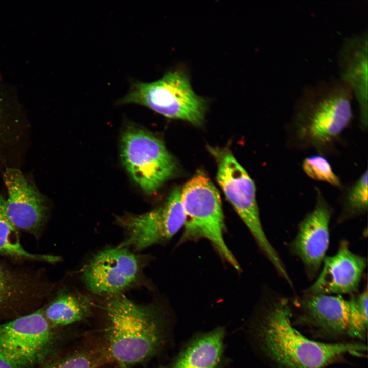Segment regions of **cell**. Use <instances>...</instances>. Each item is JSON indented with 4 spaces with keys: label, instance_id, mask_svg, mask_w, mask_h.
I'll use <instances>...</instances> for the list:
<instances>
[{
    "label": "cell",
    "instance_id": "cell-6",
    "mask_svg": "<svg viewBox=\"0 0 368 368\" xmlns=\"http://www.w3.org/2000/svg\"><path fill=\"white\" fill-rule=\"evenodd\" d=\"M208 149L217 164V181L229 203L278 272L283 273L285 267L262 227L252 179L228 149Z\"/></svg>",
    "mask_w": 368,
    "mask_h": 368
},
{
    "label": "cell",
    "instance_id": "cell-1",
    "mask_svg": "<svg viewBox=\"0 0 368 368\" xmlns=\"http://www.w3.org/2000/svg\"><path fill=\"white\" fill-rule=\"evenodd\" d=\"M352 95L340 79L308 88L287 125L288 146L297 150H314L323 156L332 152L352 121Z\"/></svg>",
    "mask_w": 368,
    "mask_h": 368
},
{
    "label": "cell",
    "instance_id": "cell-14",
    "mask_svg": "<svg viewBox=\"0 0 368 368\" xmlns=\"http://www.w3.org/2000/svg\"><path fill=\"white\" fill-rule=\"evenodd\" d=\"M367 33H361L344 41L339 53L340 80L350 88L356 98L359 111L360 127L366 131L367 104Z\"/></svg>",
    "mask_w": 368,
    "mask_h": 368
},
{
    "label": "cell",
    "instance_id": "cell-2",
    "mask_svg": "<svg viewBox=\"0 0 368 368\" xmlns=\"http://www.w3.org/2000/svg\"><path fill=\"white\" fill-rule=\"evenodd\" d=\"M292 315L287 300L281 299L263 314L255 327L259 349L280 368H325L347 354L366 350L361 344L308 339L293 326Z\"/></svg>",
    "mask_w": 368,
    "mask_h": 368
},
{
    "label": "cell",
    "instance_id": "cell-19",
    "mask_svg": "<svg viewBox=\"0 0 368 368\" xmlns=\"http://www.w3.org/2000/svg\"><path fill=\"white\" fill-rule=\"evenodd\" d=\"M0 254L20 259L30 260L51 263L57 262L56 256L34 254L28 252L20 243L18 229L8 217L6 200L0 196Z\"/></svg>",
    "mask_w": 368,
    "mask_h": 368
},
{
    "label": "cell",
    "instance_id": "cell-3",
    "mask_svg": "<svg viewBox=\"0 0 368 368\" xmlns=\"http://www.w3.org/2000/svg\"><path fill=\"white\" fill-rule=\"evenodd\" d=\"M105 305L107 350L123 368L147 361L163 348L166 321L158 306L138 304L121 294Z\"/></svg>",
    "mask_w": 368,
    "mask_h": 368
},
{
    "label": "cell",
    "instance_id": "cell-16",
    "mask_svg": "<svg viewBox=\"0 0 368 368\" xmlns=\"http://www.w3.org/2000/svg\"><path fill=\"white\" fill-rule=\"evenodd\" d=\"M225 336L222 327L194 336L170 363L161 368H222Z\"/></svg>",
    "mask_w": 368,
    "mask_h": 368
},
{
    "label": "cell",
    "instance_id": "cell-7",
    "mask_svg": "<svg viewBox=\"0 0 368 368\" xmlns=\"http://www.w3.org/2000/svg\"><path fill=\"white\" fill-rule=\"evenodd\" d=\"M120 157L129 175L146 194L155 193L177 170L163 142L142 128L127 126L120 141Z\"/></svg>",
    "mask_w": 368,
    "mask_h": 368
},
{
    "label": "cell",
    "instance_id": "cell-22",
    "mask_svg": "<svg viewBox=\"0 0 368 368\" xmlns=\"http://www.w3.org/2000/svg\"><path fill=\"white\" fill-rule=\"evenodd\" d=\"M349 301L350 307L346 335L363 339L366 335L367 328V290Z\"/></svg>",
    "mask_w": 368,
    "mask_h": 368
},
{
    "label": "cell",
    "instance_id": "cell-4",
    "mask_svg": "<svg viewBox=\"0 0 368 368\" xmlns=\"http://www.w3.org/2000/svg\"><path fill=\"white\" fill-rule=\"evenodd\" d=\"M186 220L180 242L208 240L221 258L240 270L224 239V217L219 193L209 177L199 171L180 190Z\"/></svg>",
    "mask_w": 368,
    "mask_h": 368
},
{
    "label": "cell",
    "instance_id": "cell-20",
    "mask_svg": "<svg viewBox=\"0 0 368 368\" xmlns=\"http://www.w3.org/2000/svg\"><path fill=\"white\" fill-rule=\"evenodd\" d=\"M108 356L107 350L86 348L52 361L43 368H99Z\"/></svg>",
    "mask_w": 368,
    "mask_h": 368
},
{
    "label": "cell",
    "instance_id": "cell-17",
    "mask_svg": "<svg viewBox=\"0 0 368 368\" xmlns=\"http://www.w3.org/2000/svg\"><path fill=\"white\" fill-rule=\"evenodd\" d=\"M91 310L92 302L89 298L65 290L57 294L43 312L49 324L54 327L81 321L90 315Z\"/></svg>",
    "mask_w": 368,
    "mask_h": 368
},
{
    "label": "cell",
    "instance_id": "cell-11",
    "mask_svg": "<svg viewBox=\"0 0 368 368\" xmlns=\"http://www.w3.org/2000/svg\"><path fill=\"white\" fill-rule=\"evenodd\" d=\"M4 180L8 195L6 200L8 218L18 229L38 236L47 218V208L42 196L17 169H7Z\"/></svg>",
    "mask_w": 368,
    "mask_h": 368
},
{
    "label": "cell",
    "instance_id": "cell-10",
    "mask_svg": "<svg viewBox=\"0 0 368 368\" xmlns=\"http://www.w3.org/2000/svg\"><path fill=\"white\" fill-rule=\"evenodd\" d=\"M138 257L126 247L109 248L95 254L82 270V280L92 293L108 297L122 294L139 278Z\"/></svg>",
    "mask_w": 368,
    "mask_h": 368
},
{
    "label": "cell",
    "instance_id": "cell-13",
    "mask_svg": "<svg viewBox=\"0 0 368 368\" xmlns=\"http://www.w3.org/2000/svg\"><path fill=\"white\" fill-rule=\"evenodd\" d=\"M318 278L306 295L352 293L357 291L366 268L365 258L352 252L342 242L338 251L327 257Z\"/></svg>",
    "mask_w": 368,
    "mask_h": 368
},
{
    "label": "cell",
    "instance_id": "cell-8",
    "mask_svg": "<svg viewBox=\"0 0 368 368\" xmlns=\"http://www.w3.org/2000/svg\"><path fill=\"white\" fill-rule=\"evenodd\" d=\"M53 328L42 309L0 324V357L12 368H34L53 349Z\"/></svg>",
    "mask_w": 368,
    "mask_h": 368
},
{
    "label": "cell",
    "instance_id": "cell-24",
    "mask_svg": "<svg viewBox=\"0 0 368 368\" xmlns=\"http://www.w3.org/2000/svg\"><path fill=\"white\" fill-rule=\"evenodd\" d=\"M0 368H12L5 360L0 357Z\"/></svg>",
    "mask_w": 368,
    "mask_h": 368
},
{
    "label": "cell",
    "instance_id": "cell-23",
    "mask_svg": "<svg viewBox=\"0 0 368 368\" xmlns=\"http://www.w3.org/2000/svg\"><path fill=\"white\" fill-rule=\"evenodd\" d=\"M302 168L306 175L310 178L342 188L340 179L324 156L318 154L306 157L303 160Z\"/></svg>",
    "mask_w": 368,
    "mask_h": 368
},
{
    "label": "cell",
    "instance_id": "cell-12",
    "mask_svg": "<svg viewBox=\"0 0 368 368\" xmlns=\"http://www.w3.org/2000/svg\"><path fill=\"white\" fill-rule=\"evenodd\" d=\"M316 203L313 209L300 224L293 243L294 252L311 274L321 267L329 243V222L331 208L322 192L315 188Z\"/></svg>",
    "mask_w": 368,
    "mask_h": 368
},
{
    "label": "cell",
    "instance_id": "cell-9",
    "mask_svg": "<svg viewBox=\"0 0 368 368\" xmlns=\"http://www.w3.org/2000/svg\"><path fill=\"white\" fill-rule=\"evenodd\" d=\"M185 213L180 189L175 188L160 206L141 214L116 217V222L125 234L121 246L142 250L166 242L183 227Z\"/></svg>",
    "mask_w": 368,
    "mask_h": 368
},
{
    "label": "cell",
    "instance_id": "cell-21",
    "mask_svg": "<svg viewBox=\"0 0 368 368\" xmlns=\"http://www.w3.org/2000/svg\"><path fill=\"white\" fill-rule=\"evenodd\" d=\"M368 174L366 169L351 185L343 189L342 201L343 217L362 214L367 210Z\"/></svg>",
    "mask_w": 368,
    "mask_h": 368
},
{
    "label": "cell",
    "instance_id": "cell-18",
    "mask_svg": "<svg viewBox=\"0 0 368 368\" xmlns=\"http://www.w3.org/2000/svg\"><path fill=\"white\" fill-rule=\"evenodd\" d=\"M33 281L0 262V315L37 290Z\"/></svg>",
    "mask_w": 368,
    "mask_h": 368
},
{
    "label": "cell",
    "instance_id": "cell-15",
    "mask_svg": "<svg viewBox=\"0 0 368 368\" xmlns=\"http://www.w3.org/2000/svg\"><path fill=\"white\" fill-rule=\"evenodd\" d=\"M303 320L319 334L336 337L346 334L350 301L340 296L306 295L300 302Z\"/></svg>",
    "mask_w": 368,
    "mask_h": 368
},
{
    "label": "cell",
    "instance_id": "cell-5",
    "mask_svg": "<svg viewBox=\"0 0 368 368\" xmlns=\"http://www.w3.org/2000/svg\"><path fill=\"white\" fill-rule=\"evenodd\" d=\"M119 104L144 106L166 117L200 125L204 121L206 102L193 90L188 74L182 70L165 73L151 82L133 83Z\"/></svg>",
    "mask_w": 368,
    "mask_h": 368
}]
</instances>
